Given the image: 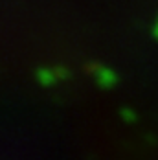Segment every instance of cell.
Masks as SVG:
<instances>
[{"label": "cell", "instance_id": "4", "mask_svg": "<svg viewBox=\"0 0 158 160\" xmlns=\"http://www.w3.org/2000/svg\"><path fill=\"white\" fill-rule=\"evenodd\" d=\"M153 33H155V37L158 39V18H156V22H155V26H153Z\"/></svg>", "mask_w": 158, "mask_h": 160}, {"label": "cell", "instance_id": "2", "mask_svg": "<svg viewBox=\"0 0 158 160\" xmlns=\"http://www.w3.org/2000/svg\"><path fill=\"white\" fill-rule=\"evenodd\" d=\"M37 79L41 85H52V83H55V74H53V70H50V68H39V72H37Z\"/></svg>", "mask_w": 158, "mask_h": 160}, {"label": "cell", "instance_id": "3", "mask_svg": "<svg viewBox=\"0 0 158 160\" xmlns=\"http://www.w3.org/2000/svg\"><path fill=\"white\" fill-rule=\"evenodd\" d=\"M121 116H123L125 120H129V122H131V120H134V114H131V111H127V109L121 112Z\"/></svg>", "mask_w": 158, "mask_h": 160}, {"label": "cell", "instance_id": "1", "mask_svg": "<svg viewBox=\"0 0 158 160\" xmlns=\"http://www.w3.org/2000/svg\"><path fill=\"white\" fill-rule=\"evenodd\" d=\"M96 78H97V85L103 87V88H111L114 87V83L118 79V76L114 74L112 68H107V66H99L96 70Z\"/></svg>", "mask_w": 158, "mask_h": 160}]
</instances>
